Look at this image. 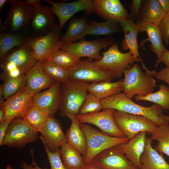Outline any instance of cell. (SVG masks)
<instances>
[{
    "label": "cell",
    "mask_w": 169,
    "mask_h": 169,
    "mask_svg": "<svg viewBox=\"0 0 169 169\" xmlns=\"http://www.w3.org/2000/svg\"><path fill=\"white\" fill-rule=\"evenodd\" d=\"M39 132L44 147L50 152L56 151L67 143L59 122L54 117H49Z\"/></svg>",
    "instance_id": "cell-18"
},
{
    "label": "cell",
    "mask_w": 169,
    "mask_h": 169,
    "mask_svg": "<svg viewBox=\"0 0 169 169\" xmlns=\"http://www.w3.org/2000/svg\"><path fill=\"white\" fill-rule=\"evenodd\" d=\"M63 34L59 24L47 34L38 36H29L27 42L32 48L37 62L50 61L53 54L61 49Z\"/></svg>",
    "instance_id": "cell-5"
},
{
    "label": "cell",
    "mask_w": 169,
    "mask_h": 169,
    "mask_svg": "<svg viewBox=\"0 0 169 169\" xmlns=\"http://www.w3.org/2000/svg\"><path fill=\"white\" fill-rule=\"evenodd\" d=\"M156 79L159 80H162L166 83L169 88V68L166 67L161 69L155 75Z\"/></svg>",
    "instance_id": "cell-43"
},
{
    "label": "cell",
    "mask_w": 169,
    "mask_h": 169,
    "mask_svg": "<svg viewBox=\"0 0 169 169\" xmlns=\"http://www.w3.org/2000/svg\"><path fill=\"white\" fill-rule=\"evenodd\" d=\"M136 23L139 28L138 34L145 32L148 36L147 38L141 41V47H143L145 43L149 42L151 44L150 49L156 54L158 59L167 49L163 44L161 33L158 26L152 23L140 21Z\"/></svg>",
    "instance_id": "cell-22"
},
{
    "label": "cell",
    "mask_w": 169,
    "mask_h": 169,
    "mask_svg": "<svg viewBox=\"0 0 169 169\" xmlns=\"http://www.w3.org/2000/svg\"><path fill=\"white\" fill-rule=\"evenodd\" d=\"M143 72L137 64H133L129 69L124 71L122 82L123 93L131 99L135 95L145 96L152 93L156 86V80L153 78L156 72L147 68Z\"/></svg>",
    "instance_id": "cell-2"
},
{
    "label": "cell",
    "mask_w": 169,
    "mask_h": 169,
    "mask_svg": "<svg viewBox=\"0 0 169 169\" xmlns=\"http://www.w3.org/2000/svg\"><path fill=\"white\" fill-rule=\"evenodd\" d=\"M8 14L4 22L6 31L16 33L21 31L30 24L33 7L26 1L9 0Z\"/></svg>",
    "instance_id": "cell-10"
},
{
    "label": "cell",
    "mask_w": 169,
    "mask_h": 169,
    "mask_svg": "<svg viewBox=\"0 0 169 169\" xmlns=\"http://www.w3.org/2000/svg\"><path fill=\"white\" fill-rule=\"evenodd\" d=\"M115 39L110 36L98 38L89 41L83 39L79 41L63 45L61 49L67 50L80 58L87 57L88 59L99 61L102 57L100 52L103 49L115 43Z\"/></svg>",
    "instance_id": "cell-12"
},
{
    "label": "cell",
    "mask_w": 169,
    "mask_h": 169,
    "mask_svg": "<svg viewBox=\"0 0 169 169\" xmlns=\"http://www.w3.org/2000/svg\"><path fill=\"white\" fill-rule=\"evenodd\" d=\"M121 31L119 22L112 20L98 22L90 20L87 35H110Z\"/></svg>",
    "instance_id": "cell-32"
},
{
    "label": "cell",
    "mask_w": 169,
    "mask_h": 169,
    "mask_svg": "<svg viewBox=\"0 0 169 169\" xmlns=\"http://www.w3.org/2000/svg\"><path fill=\"white\" fill-rule=\"evenodd\" d=\"M89 20L88 15L85 13L81 17L70 18L67 30L62 38L63 45L84 39L87 35Z\"/></svg>",
    "instance_id": "cell-24"
},
{
    "label": "cell",
    "mask_w": 169,
    "mask_h": 169,
    "mask_svg": "<svg viewBox=\"0 0 169 169\" xmlns=\"http://www.w3.org/2000/svg\"><path fill=\"white\" fill-rule=\"evenodd\" d=\"M146 133H139L128 142L120 144L126 158L138 168L140 159L145 146Z\"/></svg>",
    "instance_id": "cell-27"
},
{
    "label": "cell",
    "mask_w": 169,
    "mask_h": 169,
    "mask_svg": "<svg viewBox=\"0 0 169 169\" xmlns=\"http://www.w3.org/2000/svg\"><path fill=\"white\" fill-rule=\"evenodd\" d=\"M49 117L46 111L33 103L29 108L23 119L39 132Z\"/></svg>",
    "instance_id": "cell-33"
},
{
    "label": "cell",
    "mask_w": 169,
    "mask_h": 169,
    "mask_svg": "<svg viewBox=\"0 0 169 169\" xmlns=\"http://www.w3.org/2000/svg\"><path fill=\"white\" fill-rule=\"evenodd\" d=\"M80 60L71 52L60 49L53 54L50 61L68 70Z\"/></svg>",
    "instance_id": "cell-38"
},
{
    "label": "cell",
    "mask_w": 169,
    "mask_h": 169,
    "mask_svg": "<svg viewBox=\"0 0 169 169\" xmlns=\"http://www.w3.org/2000/svg\"><path fill=\"white\" fill-rule=\"evenodd\" d=\"M162 35V41L165 45L169 44V12L167 13L158 25Z\"/></svg>",
    "instance_id": "cell-41"
},
{
    "label": "cell",
    "mask_w": 169,
    "mask_h": 169,
    "mask_svg": "<svg viewBox=\"0 0 169 169\" xmlns=\"http://www.w3.org/2000/svg\"><path fill=\"white\" fill-rule=\"evenodd\" d=\"M81 169H103L102 168L92 163L86 164Z\"/></svg>",
    "instance_id": "cell-48"
},
{
    "label": "cell",
    "mask_w": 169,
    "mask_h": 169,
    "mask_svg": "<svg viewBox=\"0 0 169 169\" xmlns=\"http://www.w3.org/2000/svg\"><path fill=\"white\" fill-rule=\"evenodd\" d=\"M160 117L163 120L169 123V116L164 115L162 114L160 115Z\"/></svg>",
    "instance_id": "cell-51"
},
{
    "label": "cell",
    "mask_w": 169,
    "mask_h": 169,
    "mask_svg": "<svg viewBox=\"0 0 169 169\" xmlns=\"http://www.w3.org/2000/svg\"><path fill=\"white\" fill-rule=\"evenodd\" d=\"M161 63L164 64L166 67L169 68V50L167 49L157 59L155 67H157L158 64Z\"/></svg>",
    "instance_id": "cell-45"
},
{
    "label": "cell",
    "mask_w": 169,
    "mask_h": 169,
    "mask_svg": "<svg viewBox=\"0 0 169 169\" xmlns=\"http://www.w3.org/2000/svg\"><path fill=\"white\" fill-rule=\"evenodd\" d=\"M59 150L63 163L67 169H81L86 165L82 154L67 143Z\"/></svg>",
    "instance_id": "cell-31"
},
{
    "label": "cell",
    "mask_w": 169,
    "mask_h": 169,
    "mask_svg": "<svg viewBox=\"0 0 169 169\" xmlns=\"http://www.w3.org/2000/svg\"><path fill=\"white\" fill-rule=\"evenodd\" d=\"M3 79L4 82L1 85L4 100L15 95L25 86V74L17 78H5Z\"/></svg>",
    "instance_id": "cell-36"
},
{
    "label": "cell",
    "mask_w": 169,
    "mask_h": 169,
    "mask_svg": "<svg viewBox=\"0 0 169 169\" xmlns=\"http://www.w3.org/2000/svg\"><path fill=\"white\" fill-rule=\"evenodd\" d=\"M44 147L50 164V169H67L63 163L59 149L51 152Z\"/></svg>",
    "instance_id": "cell-40"
},
{
    "label": "cell",
    "mask_w": 169,
    "mask_h": 169,
    "mask_svg": "<svg viewBox=\"0 0 169 169\" xmlns=\"http://www.w3.org/2000/svg\"><path fill=\"white\" fill-rule=\"evenodd\" d=\"M151 135V139L158 142L154 148L158 152L165 154L169 157V123L158 126Z\"/></svg>",
    "instance_id": "cell-35"
},
{
    "label": "cell",
    "mask_w": 169,
    "mask_h": 169,
    "mask_svg": "<svg viewBox=\"0 0 169 169\" xmlns=\"http://www.w3.org/2000/svg\"><path fill=\"white\" fill-rule=\"evenodd\" d=\"M44 1L51 5L52 11L58 18L62 30L66 23L76 13L83 11L87 15L94 13L93 0H79L69 3Z\"/></svg>",
    "instance_id": "cell-16"
},
{
    "label": "cell",
    "mask_w": 169,
    "mask_h": 169,
    "mask_svg": "<svg viewBox=\"0 0 169 169\" xmlns=\"http://www.w3.org/2000/svg\"><path fill=\"white\" fill-rule=\"evenodd\" d=\"M5 115V113L3 108H0V123L3 122Z\"/></svg>",
    "instance_id": "cell-50"
},
{
    "label": "cell",
    "mask_w": 169,
    "mask_h": 169,
    "mask_svg": "<svg viewBox=\"0 0 169 169\" xmlns=\"http://www.w3.org/2000/svg\"><path fill=\"white\" fill-rule=\"evenodd\" d=\"M102 54L101 59L95 61L96 64L118 79L122 77L125 70L129 69L133 63L137 62L130 52H121L115 43Z\"/></svg>",
    "instance_id": "cell-6"
},
{
    "label": "cell",
    "mask_w": 169,
    "mask_h": 169,
    "mask_svg": "<svg viewBox=\"0 0 169 169\" xmlns=\"http://www.w3.org/2000/svg\"><path fill=\"white\" fill-rule=\"evenodd\" d=\"M8 0H0V10H1L4 5L6 2Z\"/></svg>",
    "instance_id": "cell-52"
},
{
    "label": "cell",
    "mask_w": 169,
    "mask_h": 169,
    "mask_svg": "<svg viewBox=\"0 0 169 169\" xmlns=\"http://www.w3.org/2000/svg\"><path fill=\"white\" fill-rule=\"evenodd\" d=\"M4 98L3 90L1 85L0 86V106H1L4 102Z\"/></svg>",
    "instance_id": "cell-49"
},
{
    "label": "cell",
    "mask_w": 169,
    "mask_h": 169,
    "mask_svg": "<svg viewBox=\"0 0 169 169\" xmlns=\"http://www.w3.org/2000/svg\"><path fill=\"white\" fill-rule=\"evenodd\" d=\"M136 101L144 100L152 102L160 106L165 110H169V88L161 84L159 89L156 92L145 96L137 95L134 96Z\"/></svg>",
    "instance_id": "cell-34"
},
{
    "label": "cell",
    "mask_w": 169,
    "mask_h": 169,
    "mask_svg": "<svg viewBox=\"0 0 169 169\" xmlns=\"http://www.w3.org/2000/svg\"><path fill=\"white\" fill-rule=\"evenodd\" d=\"M6 100L0 106L5 113L3 121H11L20 117L23 119L29 108L34 103L33 95L28 93L25 87Z\"/></svg>",
    "instance_id": "cell-15"
},
{
    "label": "cell",
    "mask_w": 169,
    "mask_h": 169,
    "mask_svg": "<svg viewBox=\"0 0 169 169\" xmlns=\"http://www.w3.org/2000/svg\"><path fill=\"white\" fill-rule=\"evenodd\" d=\"M89 83L69 79L61 83L59 109L61 115H76L88 94Z\"/></svg>",
    "instance_id": "cell-3"
},
{
    "label": "cell",
    "mask_w": 169,
    "mask_h": 169,
    "mask_svg": "<svg viewBox=\"0 0 169 169\" xmlns=\"http://www.w3.org/2000/svg\"><path fill=\"white\" fill-rule=\"evenodd\" d=\"M119 22L124 33V38L121 44L122 49L125 51L129 49L137 62L140 61L142 64H144L138 52L137 37L139 28L137 23L129 18Z\"/></svg>",
    "instance_id": "cell-23"
},
{
    "label": "cell",
    "mask_w": 169,
    "mask_h": 169,
    "mask_svg": "<svg viewBox=\"0 0 169 169\" xmlns=\"http://www.w3.org/2000/svg\"><path fill=\"white\" fill-rule=\"evenodd\" d=\"M152 140L146 137L144 151L140 161L139 169H169V164L151 146Z\"/></svg>",
    "instance_id": "cell-25"
},
{
    "label": "cell",
    "mask_w": 169,
    "mask_h": 169,
    "mask_svg": "<svg viewBox=\"0 0 169 169\" xmlns=\"http://www.w3.org/2000/svg\"><path fill=\"white\" fill-rule=\"evenodd\" d=\"M30 153L32 157V163L31 165H29L25 161H23L22 164H20V166L23 169H47V168H41L37 165L34 159L33 150H30Z\"/></svg>",
    "instance_id": "cell-44"
},
{
    "label": "cell",
    "mask_w": 169,
    "mask_h": 169,
    "mask_svg": "<svg viewBox=\"0 0 169 169\" xmlns=\"http://www.w3.org/2000/svg\"><path fill=\"white\" fill-rule=\"evenodd\" d=\"M38 132L23 119H15L11 121L3 140L2 145L22 148L38 139Z\"/></svg>",
    "instance_id": "cell-9"
},
{
    "label": "cell",
    "mask_w": 169,
    "mask_h": 169,
    "mask_svg": "<svg viewBox=\"0 0 169 169\" xmlns=\"http://www.w3.org/2000/svg\"><path fill=\"white\" fill-rule=\"evenodd\" d=\"M166 13L158 0H143L137 21L151 23L158 26Z\"/></svg>",
    "instance_id": "cell-28"
},
{
    "label": "cell",
    "mask_w": 169,
    "mask_h": 169,
    "mask_svg": "<svg viewBox=\"0 0 169 169\" xmlns=\"http://www.w3.org/2000/svg\"><path fill=\"white\" fill-rule=\"evenodd\" d=\"M113 118L119 128L129 139L142 132L151 134L158 127L145 116L117 110L113 113Z\"/></svg>",
    "instance_id": "cell-7"
},
{
    "label": "cell",
    "mask_w": 169,
    "mask_h": 169,
    "mask_svg": "<svg viewBox=\"0 0 169 169\" xmlns=\"http://www.w3.org/2000/svg\"><path fill=\"white\" fill-rule=\"evenodd\" d=\"M33 7L30 29L33 36L45 35L57 25L51 7L42 6L39 0H26Z\"/></svg>",
    "instance_id": "cell-11"
},
{
    "label": "cell",
    "mask_w": 169,
    "mask_h": 169,
    "mask_svg": "<svg viewBox=\"0 0 169 169\" xmlns=\"http://www.w3.org/2000/svg\"><path fill=\"white\" fill-rule=\"evenodd\" d=\"M80 126L85 137L86 152L84 157L86 164L105 150L115 146L126 143L129 139L126 137H117L108 135L88 124L80 123Z\"/></svg>",
    "instance_id": "cell-4"
},
{
    "label": "cell",
    "mask_w": 169,
    "mask_h": 169,
    "mask_svg": "<svg viewBox=\"0 0 169 169\" xmlns=\"http://www.w3.org/2000/svg\"><path fill=\"white\" fill-rule=\"evenodd\" d=\"M143 0H133L129 6L130 13L129 18L137 21L138 16L142 7Z\"/></svg>",
    "instance_id": "cell-42"
},
{
    "label": "cell",
    "mask_w": 169,
    "mask_h": 169,
    "mask_svg": "<svg viewBox=\"0 0 169 169\" xmlns=\"http://www.w3.org/2000/svg\"><path fill=\"white\" fill-rule=\"evenodd\" d=\"M122 82L120 80L114 82L101 81L91 83L89 84L88 92L101 100L122 91Z\"/></svg>",
    "instance_id": "cell-30"
},
{
    "label": "cell",
    "mask_w": 169,
    "mask_h": 169,
    "mask_svg": "<svg viewBox=\"0 0 169 169\" xmlns=\"http://www.w3.org/2000/svg\"><path fill=\"white\" fill-rule=\"evenodd\" d=\"M0 61L25 74L37 60L32 48L26 42L10 50Z\"/></svg>",
    "instance_id": "cell-17"
},
{
    "label": "cell",
    "mask_w": 169,
    "mask_h": 169,
    "mask_svg": "<svg viewBox=\"0 0 169 169\" xmlns=\"http://www.w3.org/2000/svg\"><path fill=\"white\" fill-rule=\"evenodd\" d=\"M115 110L111 109H105L94 114L76 116L80 123L94 125L108 135L117 137H125L114 121L113 113Z\"/></svg>",
    "instance_id": "cell-13"
},
{
    "label": "cell",
    "mask_w": 169,
    "mask_h": 169,
    "mask_svg": "<svg viewBox=\"0 0 169 169\" xmlns=\"http://www.w3.org/2000/svg\"><path fill=\"white\" fill-rule=\"evenodd\" d=\"M164 10L167 13L169 12V0H158Z\"/></svg>",
    "instance_id": "cell-47"
},
{
    "label": "cell",
    "mask_w": 169,
    "mask_h": 169,
    "mask_svg": "<svg viewBox=\"0 0 169 169\" xmlns=\"http://www.w3.org/2000/svg\"><path fill=\"white\" fill-rule=\"evenodd\" d=\"M41 63L45 72L56 81L62 83L69 79L68 69L51 61H45Z\"/></svg>",
    "instance_id": "cell-37"
},
{
    "label": "cell",
    "mask_w": 169,
    "mask_h": 169,
    "mask_svg": "<svg viewBox=\"0 0 169 169\" xmlns=\"http://www.w3.org/2000/svg\"><path fill=\"white\" fill-rule=\"evenodd\" d=\"M101 110L103 109L101 100L89 93L79 109L78 115L94 114Z\"/></svg>",
    "instance_id": "cell-39"
},
{
    "label": "cell",
    "mask_w": 169,
    "mask_h": 169,
    "mask_svg": "<svg viewBox=\"0 0 169 169\" xmlns=\"http://www.w3.org/2000/svg\"><path fill=\"white\" fill-rule=\"evenodd\" d=\"M61 83L56 81L47 90L33 95L34 104L54 117L59 109Z\"/></svg>",
    "instance_id": "cell-21"
},
{
    "label": "cell",
    "mask_w": 169,
    "mask_h": 169,
    "mask_svg": "<svg viewBox=\"0 0 169 169\" xmlns=\"http://www.w3.org/2000/svg\"><path fill=\"white\" fill-rule=\"evenodd\" d=\"M25 75V89L28 93L33 95L43 90L49 88L56 82L45 72L41 63L37 61Z\"/></svg>",
    "instance_id": "cell-20"
},
{
    "label": "cell",
    "mask_w": 169,
    "mask_h": 169,
    "mask_svg": "<svg viewBox=\"0 0 169 169\" xmlns=\"http://www.w3.org/2000/svg\"><path fill=\"white\" fill-rule=\"evenodd\" d=\"M6 169H14L10 165H8L6 167Z\"/></svg>",
    "instance_id": "cell-53"
},
{
    "label": "cell",
    "mask_w": 169,
    "mask_h": 169,
    "mask_svg": "<svg viewBox=\"0 0 169 169\" xmlns=\"http://www.w3.org/2000/svg\"><path fill=\"white\" fill-rule=\"evenodd\" d=\"M11 121H4L0 123V146L3 144V140Z\"/></svg>",
    "instance_id": "cell-46"
},
{
    "label": "cell",
    "mask_w": 169,
    "mask_h": 169,
    "mask_svg": "<svg viewBox=\"0 0 169 169\" xmlns=\"http://www.w3.org/2000/svg\"><path fill=\"white\" fill-rule=\"evenodd\" d=\"M66 117L71 122L70 127L65 134L67 143L77 150L84 157L86 152V143L85 136L80 127V123L75 115L68 114Z\"/></svg>",
    "instance_id": "cell-26"
},
{
    "label": "cell",
    "mask_w": 169,
    "mask_h": 169,
    "mask_svg": "<svg viewBox=\"0 0 169 169\" xmlns=\"http://www.w3.org/2000/svg\"><path fill=\"white\" fill-rule=\"evenodd\" d=\"M102 109H111L126 113L141 115L149 119L158 126L167 122L160 117L163 109L159 105L154 103L146 107L139 105L120 92L101 100Z\"/></svg>",
    "instance_id": "cell-1"
},
{
    "label": "cell",
    "mask_w": 169,
    "mask_h": 169,
    "mask_svg": "<svg viewBox=\"0 0 169 169\" xmlns=\"http://www.w3.org/2000/svg\"><path fill=\"white\" fill-rule=\"evenodd\" d=\"M90 163L103 169H139L126 158L120 144L101 152Z\"/></svg>",
    "instance_id": "cell-14"
},
{
    "label": "cell",
    "mask_w": 169,
    "mask_h": 169,
    "mask_svg": "<svg viewBox=\"0 0 169 169\" xmlns=\"http://www.w3.org/2000/svg\"><path fill=\"white\" fill-rule=\"evenodd\" d=\"M29 37L21 31L16 33L0 32V61L12 49L26 42Z\"/></svg>",
    "instance_id": "cell-29"
},
{
    "label": "cell",
    "mask_w": 169,
    "mask_h": 169,
    "mask_svg": "<svg viewBox=\"0 0 169 169\" xmlns=\"http://www.w3.org/2000/svg\"><path fill=\"white\" fill-rule=\"evenodd\" d=\"M93 10L106 21L119 22L129 18V14L119 0H93Z\"/></svg>",
    "instance_id": "cell-19"
},
{
    "label": "cell",
    "mask_w": 169,
    "mask_h": 169,
    "mask_svg": "<svg viewBox=\"0 0 169 169\" xmlns=\"http://www.w3.org/2000/svg\"><path fill=\"white\" fill-rule=\"evenodd\" d=\"M68 70L69 79L89 83L111 82L114 78L110 72L98 66L95 61L89 59L80 60Z\"/></svg>",
    "instance_id": "cell-8"
}]
</instances>
